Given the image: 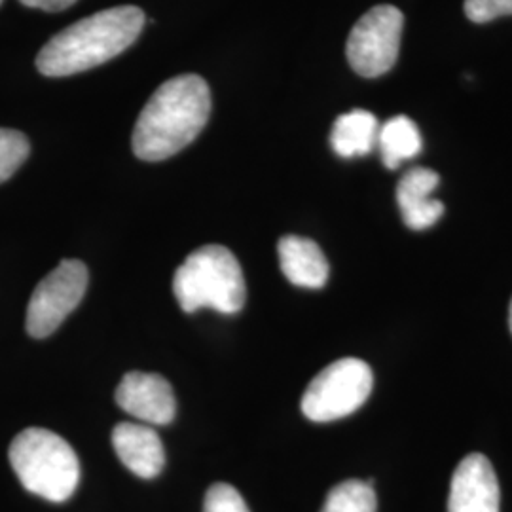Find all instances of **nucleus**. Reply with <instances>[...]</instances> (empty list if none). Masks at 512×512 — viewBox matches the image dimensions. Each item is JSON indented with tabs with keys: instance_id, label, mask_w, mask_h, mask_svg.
<instances>
[{
	"instance_id": "f257e3e1",
	"label": "nucleus",
	"mask_w": 512,
	"mask_h": 512,
	"mask_svg": "<svg viewBox=\"0 0 512 512\" xmlns=\"http://www.w3.org/2000/svg\"><path fill=\"white\" fill-rule=\"evenodd\" d=\"M211 114V92L198 74H181L148 99L133 129V152L145 162H162L196 141Z\"/></svg>"
},
{
	"instance_id": "f03ea898",
	"label": "nucleus",
	"mask_w": 512,
	"mask_h": 512,
	"mask_svg": "<svg viewBox=\"0 0 512 512\" xmlns=\"http://www.w3.org/2000/svg\"><path fill=\"white\" fill-rule=\"evenodd\" d=\"M145 21L137 6H116L80 19L48 40L37 55V69L52 78L90 71L126 52L143 33Z\"/></svg>"
},
{
	"instance_id": "7ed1b4c3",
	"label": "nucleus",
	"mask_w": 512,
	"mask_h": 512,
	"mask_svg": "<svg viewBox=\"0 0 512 512\" xmlns=\"http://www.w3.org/2000/svg\"><path fill=\"white\" fill-rule=\"evenodd\" d=\"M173 293L186 313L213 308L234 315L245 306L247 287L234 253L211 243L186 256L173 277Z\"/></svg>"
},
{
	"instance_id": "20e7f679",
	"label": "nucleus",
	"mask_w": 512,
	"mask_h": 512,
	"mask_svg": "<svg viewBox=\"0 0 512 512\" xmlns=\"http://www.w3.org/2000/svg\"><path fill=\"white\" fill-rule=\"evenodd\" d=\"M10 463L31 494L52 503L67 501L80 482V463L73 446L42 427L21 431L10 444Z\"/></svg>"
},
{
	"instance_id": "39448f33",
	"label": "nucleus",
	"mask_w": 512,
	"mask_h": 512,
	"mask_svg": "<svg viewBox=\"0 0 512 512\" xmlns=\"http://www.w3.org/2000/svg\"><path fill=\"white\" fill-rule=\"evenodd\" d=\"M374 376L361 359H340L311 380L304 397V416L317 423L340 420L359 410L370 397Z\"/></svg>"
},
{
	"instance_id": "423d86ee",
	"label": "nucleus",
	"mask_w": 512,
	"mask_h": 512,
	"mask_svg": "<svg viewBox=\"0 0 512 512\" xmlns=\"http://www.w3.org/2000/svg\"><path fill=\"white\" fill-rule=\"evenodd\" d=\"M403 29L399 8L382 4L368 10L349 33L346 55L351 69L365 78L389 73L401 52Z\"/></svg>"
},
{
	"instance_id": "0eeeda50",
	"label": "nucleus",
	"mask_w": 512,
	"mask_h": 512,
	"mask_svg": "<svg viewBox=\"0 0 512 512\" xmlns=\"http://www.w3.org/2000/svg\"><path fill=\"white\" fill-rule=\"evenodd\" d=\"M88 268L80 260H61L35 289L27 308V332L46 338L76 310L88 289Z\"/></svg>"
},
{
	"instance_id": "6e6552de",
	"label": "nucleus",
	"mask_w": 512,
	"mask_h": 512,
	"mask_svg": "<svg viewBox=\"0 0 512 512\" xmlns=\"http://www.w3.org/2000/svg\"><path fill=\"white\" fill-rule=\"evenodd\" d=\"M116 403L147 425H167L175 420V393L160 374L128 372L116 389Z\"/></svg>"
},
{
	"instance_id": "1a4fd4ad",
	"label": "nucleus",
	"mask_w": 512,
	"mask_h": 512,
	"mask_svg": "<svg viewBox=\"0 0 512 512\" xmlns=\"http://www.w3.org/2000/svg\"><path fill=\"white\" fill-rule=\"evenodd\" d=\"M499 482L490 459L471 454L452 476L448 512H499Z\"/></svg>"
},
{
	"instance_id": "9d476101",
	"label": "nucleus",
	"mask_w": 512,
	"mask_h": 512,
	"mask_svg": "<svg viewBox=\"0 0 512 512\" xmlns=\"http://www.w3.org/2000/svg\"><path fill=\"white\" fill-rule=\"evenodd\" d=\"M112 446L133 475L156 478L164 471V444L147 423H118L112 431Z\"/></svg>"
},
{
	"instance_id": "9b49d317",
	"label": "nucleus",
	"mask_w": 512,
	"mask_h": 512,
	"mask_svg": "<svg viewBox=\"0 0 512 512\" xmlns=\"http://www.w3.org/2000/svg\"><path fill=\"white\" fill-rule=\"evenodd\" d=\"M439 183V175L429 167H412L404 173L397 186V203L408 228L427 230L444 215L442 202L431 198Z\"/></svg>"
},
{
	"instance_id": "f8f14e48",
	"label": "nucleus",
	"mask_w": 512,
	"mask_h": 512,
	"mask_svg": "<svg viewBox=\"0 0 512 512\" xmlns=\"http://www.w3.org/2000/svg\"><path fill=\"white\" fill-rule=\"evenodd\" d=\"M279 266L285 277L304 289H321L329 279V262L321 247L308 238L285 236L277 245Z\"/></svg>"
},
{
	"instance_id": "ddd939ff",
	"label": "nucleus",
	"mask_w": 512,
	"mask_h": 512,
	"mask_svg": "<svg viewBox=\"0 0 512 512\" xmlns=\"http://www.w3.org/2000/svg\"><path fill=\"white\" fill-rule=\"evenodd\" d=\"M380 122L368 110L355 109L336 118L330 131V147L340 158L370 154L378 145Z\"/></svg>"
},
{
	"instance_id": "4468645a",
	"label": "nucleus",
	"mask_w": 512,
	"mask_h": 512,
	"mask_svg": "<svg viewBox=\"0 0 512 512\" xmlns=\"http://www.w3.org/2000/svg\"><path fill=\"white\" fill-rule=\"evenodd\" d=\"M378 150L387 169H397L399 165L416 158L423 147L420 129L408 116H395L387 120L378 131Z\"/></svg>"
},
{
	"instance_id": "2eb2a0df",
	"label": "nucleus",
	"mask_w": 512,
	"mask_h": 512,
	"mask_svg": "<svg viewBox=\"0 0 512 512\" xmlns=\"http://www.w3.org/2000/svg\"><path fill=\"white\" fill-rule=\"evenodd\" d=\"M378 499L372 480H346L330 490L321 512H376Z\"/></svg>"
},
{
	"instance_id": "dca6fc26",
	"label": "nucleus",
	"mask_w": 512,
	"mask_h": 512,
	"mask_svg": "<svg viewBox=\"0 0 512 512\" xmlns=\"http://www.w3.org/2000/svg\"><path fill=\"white\" fill-rule=\"evenodd\" d=\"M31 145L16 129L0 128V184L8 181L29 156Z\"/></svg>"
},
{
	"instance_id": "f3484780",
	"label": "nucleus",
	"mask_w": 512,
	"mask_h": 512,
	"mask_svg": "<svg viewBox=\"0 0 512 512\" xmlns=\"http://www.w3.org/2000/svg\"><path fill=\"white\" fill-rule=\"evenodd\" d=\"M203 512H251L245 499L230 484H213L205 495Z\"/></svg>"
},
{
	"instance_id": "a211bd4d",
	"label": "nucleus",
	"mask_w": 512,
	"mask_h": 512,
	"mask_svg": "<svg viewBox=\"0 0 512 512\" xmlns=\"http://www.w3.org/2000/svg\"><path fill=\"white\" fill-rule=\"evenodd\" d=\"M465 14L475 23L512 16V0H465Z\"/></svg>"
},
{
	"instance_id": "6ab92c4d",
	"label": "nucleus",
	"mask_w": 512,
	"mask_h": 512,
	"mask_svg": "<svg viewBox=\"0 0 512 512\" xmlns=\"http://www.w3.org/2000/svg\"><path fill=\"white\" fill-rule=\"evenodd\" d=\"M27 8H37L44 12H63L71 8L76 0H19Z\"/></svg>"
},
{
	"instance_id": "aec40b11",
	"label": "nucleus",
	"mask_w": 512,
	"mask_h": 512,
	"mask_svg": "<svg viewBox=\"0 0 512 512\" xmlns=\"http://www.w3.org/2000/svg\"><path fill=\"white\" fill-rule=\"evenodd\" d=\"M509 325H511V332H512V302H511V315H509Z\"/></svg>"
},
{
	"instance_id": "412c9836",
	"label": "nucleus",
	"mask_w": 512,
	"mask_h": 512,
	"mask_svg": "<svg viewBox=\"0 0 512 512\" xmlns=\"http://www.w3.org/2000/svg\"><path fill=\"white\" fill-rule=\"evenodd\" d=\"M0 4H2V0H0Z\"/></svg>"
}]
</instances>
